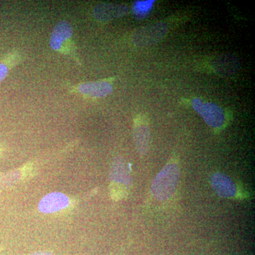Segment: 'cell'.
I'll return each instance as SVG.
<instances>
[{"label":"cell","mask_w":255,"mask_h":255,"mask_svg":"<svg viewBox=\"0 0 255 255\" xmlns=\"http://www.w3.org/2000/svg\"><path fill=\"white\" fill-rule=\"evenodd\" d=\"M179 169L177 164L169 163L157 174L151 190L155 199L165 201L173 194L179 182Z\"/></svg>","instance_id":"obj_1"},{"label":"cell","mask_w":255,"mask_h":255,"mask_svg":"<svg viewBox=\"0 0 255 255\" xmlns=\"http://www.w3.org/2000/svg\"><path fill=\"white\" fill-rule=\"evenodd\" d=\"M167 23L157 22L139 28L132 36V41L137 46L147 47L158 43L168 33Z\"/></svg>","instance_id":"obj_2"},{"label":"cell","mask_w":255,"mask_h":255,"mask_svg":"<svg viewBox=\"0 0 255 255\" xmlns=\"http://www.w3.org/2000/svg\"><path fill=\"white\" fill-rule=\"evenodd\" d=\"M191 105L210 127L218 128L224 124L226 117L224 112L219 105L211 102L204 103L199 98L194 99Z\"/></svg>","instance_id":"obj_3"},{"label":"cell","mask_w":255,"mask_h":255,"mask_svg":"<svg viewBox=\"0 0 255 255\" xmlns=\"http://www.w3.org/2000/svg\"><path fill=\"white\" fill-rule=\"evenodd\" d=\"M128 11L126 5L102 3L94 8L93 14L97 21L105 23L125 16Z\"/></svg>","instance_id":"obj_4"},{"label":"cell","mask_w":255,"mask_h":255,"mask_svg":"<svg viewBox=\"0 0 255 255\" xmlns=\"http://www.w3.org/2000/svg\"><path fill=\"white\" fill-rule=\"evenodd\" d=\"M70 204L68 196L60 192H53L48 194L41 199L38 209L43 214H52L61 211Z\"/></svg>","instance_id":"obj_5"},{"label":"cell","mask_w":255,"mask_h":255,"mask_svg":"<svg viewBox=\"0 0 255 255\" xmlns=\"http://www.w3.org/2000/svg\"><path fill=\"white\" fill-rule=\"evenodd\" d=\"M213 67L220 76L231 77L239 70L240 62L234 55L223 54L215 59Z\"/></svg>","instance_id":"obj_6"},{"label":"cell","mask_w":255,"mask_h":255,"mask_svg":"<svg viewBox=\"0 0 255 255\" xmlns=\"http://www.w3.org/2000/svg\"><path fill=\"white\" fill-rule=\"evenodd\" d=\"M73 36V28L68 21H61L57 23L52 31L50 45L52 49L60 50L64 42L68 41Z\"/></svg>","instance_id":"obj_7"},{"label":"cell","mask_w":255,"mask_h":255,"mask_svg":"<svg viewBox=\"0 0 255 255\" xmlns=\"http://www.w3.org/2000/svg\"><path fill=\"white\" fill-rule=\"evenodd\" d=\"M213 189L221 197L230 198L236 195V187L231 179L221 173L215 174L211 179Z\"/></svg>","instance_id":"obj_8"},{"label":"cell","mask_w":255,"mask_h":255,"mask_svg":"<svg viewBox=\"0 0 255 255\" xmlns=\"http://www.w3.org/2000/svg\"><path fill=\"white\" fill-rule=\"evenodd\" d=\"M78 90L83 95L101 98L111 95L113 92V87L108 82H95L82 84Z\"/></svg>","instance_id":"obj_9"},{"label":"cell","mask_w":255,"mask_h":255,"mask_svg":"<svg viewBox=\"0 0 255 255\" xmlns=\"http://www.w3.org/2000/svg\"><path fill=\"white\" fill-rule=\"evenodd\" d=\"M134 137L137 150L140 153H147L150 148V131L148 126L145 122H138L134 128Z\"/></svg>","instance_id":"obj_10"},{"label":"cell","mask_w":255,"mask_h":255,"mask_svg":"<svg viewBox=\"0 0 255 255\" xmlns=\"http://www.w3.org/2000/svg\"><path fill=\"white\" fill-rule=\"evenodd\" d=\"M154 0L137 1L132 4V14L137 19H142L150 12L153 6Z\"/></svg>","instance_id":"obj_11"},{"label":"cell","mask_w":255,"mask_h":255,"mask_svg":"<svg viewBox=\"0 0 255 255\" xmlns=\"http://www.w3.org/2000/svg\"><path fill=\"white\" fill-rule=\"evenodd\" d=\"M8 73V67L6 64L0 63V83L4 80Z\"/></svg>","instance_id":"obj_12"},{"label":"cell","mask_w":255,"mask_h":255,"mask_svg":"<svg viewBox=\"0 0 255 255\" xmlns=\"http://www.w3.org/2000/svg\"><path fill=\"white\" fill-rule=\"evenodd\" d=\"M29 255H54L53 253H50V252L48 251H40L36 252V253H32V254Z\"/></svg>","instance_id":"obj_13"}]
</instances>
